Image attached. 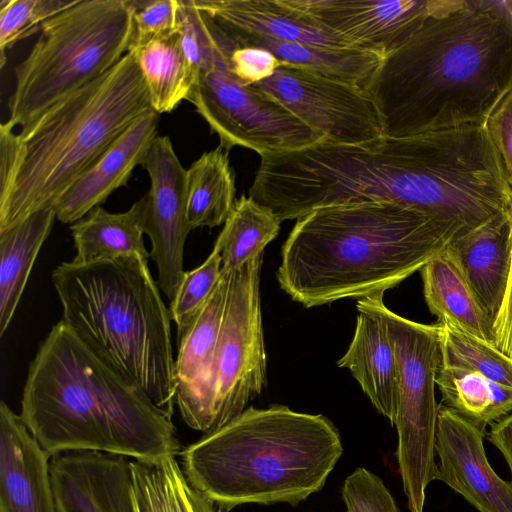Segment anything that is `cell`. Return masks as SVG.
Wrapping results in <instances>:
<instances>
[{
    "label": "cell",
    "instance_id": "1",
    "mask_svg": "<svg viewBox=\"0 0 512 512\" xmlns=\"http://www.w3.org/2000/svg\"><path fill=\"white\" fill-rule=\"evenodd\" d=\"M511 87L512 0L431 16L363 86L390 137L483 124Z\"/></svg>",
    "mask_w": 512,
    "mask_h": 512
},
{
    "label": "cell",
    "instance_id": "2",
    "mask_svg": "<svg viewBox=\"0 0 512 512\" xmlns=\"http://www.w3.org/2000/svg\"><path fill=\"white\" fill-rule=\"evenodd\" d=\"M20 417L50 456L99 451L151 460L180 452L172 420L62 320L29 365Z\"/></svg>",
    "mask_w": 512,
    "mask_h": 512
},
{
    "label": "cell",
    "instance_id": "3",
    "mask_svg": "<svg viewBox=\"0 0 512 512\" xmlns=\"http://www.w3.org/2000/svg\"><path fill=\"white\" fill-rule=\"evenodd\" d=\"M461 235L454 226L393 203L321 207L296 221L276 278L306 308L384 293Z\"/></svg>",
    "mask_w": 512,
    "mask_h": 512
},
{
    "label": "cell",
    "instance_id": "4",
    "mask_svg": "<svg viewBox=\"0 0 512 512\" xmlns=\"http://www.w3.org/2000/svg\"><path fill=\"white\" fill-rule=\"evenodd\" d=\"M335 425L284 405L248 407L179 455L188 481L219 507L297 504L325 484L342 455Z\"/></svg>",
    "mask_w": 512,
    "mask_h": 512
},
{
    "label": "cell",
    "instance_id": "5",
    "mask_svg": "<svg viewBox=\"0 0 512 512\" xmlns=\"http://www.w3.org/2000/svg\"><path fill=\"white\" fill-rule=\"evenodd\" d=\"M62 321L168 418L176 381L171 314L146 258L62 262L52 272Z\"/></svg>",
    "mask_w": 512,
    "mask_h": 512
},
{
    "label": "cell",
    "instance_id": "6",
    "mask_svg": "<svg viewBox=\"0 0 512 512\" xmlns=\"http://www.w3.org/2000/svg\"><path fill=\"white\" fill-rule=\"evenodd\" d=\"M153 110L132 51L19 130L23 157L0 202V232L56 199L138 118Z\"/></svg>",
    "mask_w": 512,
    "mask_h": 512
},
{
    "label": "cell",
    "instance_id": "7",
    "mask_svg": "<svg viewBox=\"0 0 512 512\" xmlns=\"http://www.w3.org/2000/svg\"><path fill=\"white\" fill-rule=\"evenodd\" d=\"M133 13L130 0H78L46 21L14 69L7 121L26 127L114 67L129 52Z\"/></svg>",
    "mask_w": 512,
    "mask_h": 512
},
{
    "label": "cell",
    "instance_id": "8",
    "mask_svg": "<svg viewBox=\"0 0 512 512\" xmlns=\"http://www.w3.org/2000/svg\"><path fill=\"white\" fill-rule=\"evenodd\" d=\"M384 293L362 297L385 321L397 364V460L410 512H423L425 490L434 480L439 406L436 375L441 364L443 326L421 324L392 312Z\"/></svg>",
    "mask_w": 512,
    "mask_h": 512
},
{
    "label": "cell",
    "instance_id": "9",
    "mask_svg": "<svg viewBox=\"0 0 512 512\" xmlns=\"http://www.w3.org/2000/svg\"><path fill=\"white\" fill-rule=\"evenodd\" d=\"M212 41L213 61L199 73L187 101L218 135L220 146L228 151L245 147L261 156L324 140L278 100L238 79L225 53Z\"/></svg>",
    "mask_w": 512,
    "mask_h": 512
},
{
    "label": "cell",
    "instance_id": "10",
    "mask_svg": "<svg viewBox=\"0 0 512 512\" xmlns=\"http://www.w3.org/2000/svg\"><path fill=\"white\" fill-rule=\"evenodd\" d=\"M261 266L262 255L230 274L214 357L213 431L240 415L267 384Z\"/></svg>",
    "mask_w": 512,
    "mask_h": 512
},
{
    "label": "cell",
    "instance_id": "11",
    "mask_svg": "<svg viewBox=\"0 0 512 512\" xmlns=\"http://www.w3.org/2000/svg\"><path fill=\"white\" fill-rule=\"evenodd\" d=\"M253 86L282 103L325 141L357 144L384 135L375 102L358 84L282 65Z\"/></svg>",
    "mask_w": 512,
    "mask_h": 512
},
{
    "label": "cell",
    "instance_id": "12",
    "mask_svg": "<svg viewBox=\"0 0 512 512\" xmlns=\"http://www.w3.org/2000/svg\"><path fill=\"white\" fill-rule=\"evenodd\" d=\"M150 179L141 197L143 229L151 242L150 257L157 267V283L174 299L184 271V247L192 230L187 220L186 169L168 136H157L141 164Z\"/></svg>",
    "mask_w": 512,
    "mask_h": 512
},
{
    "label": "cell",
    "instance_id": "13",
    "mask_svg": "<svg viewBox=\"0 0 512 512\" xmlns=\"http://www.w3.org/2000/svg\"><path fill=\"white\" fill-rule=\"evenodd\" d=\"M462 0H286L352 46L383 58L407 42L431 16Z\"/></svg>",
    "mask_w": 512,
    "mask_h": 512
},
{
    "label": "cell",
    "instance_id": "14",
    "mask_svg": "<svg viewBox=\"0 0 512 512\" xmlns=\"http://www.w3.org/2000/svg\"><path fill=\"white\" fill-rule=\"evenodd\" d=\"M484 435L485 428L440 405L434 480L447 484L479 512H512V481L500 478L492 469Z\"/></svg>",
    "mask_w": 512,
    "mask_h": 512
},
{
    "label": "cell",
    "instance_id": "15",
    "mask_svg": "<svg viewBox=\"0 0 512 512\" xmlns=\"http://www.w3.org/2000/svg\"><path fill=\"white\" fill-rule=\"evenodd\" d=\"M231 272H221L210 298L188 333L178 342L175 402L183 421L204 434L213 431L214 357Z\"/></svg>",
    "mask_w": 512,
    "mask_h": 512
},
{
    "label": "cell",
    "instance_id": "16",
    "mask_svg": "<svg viewBox=\"0 0 512 512\" xmlns=\"http://www.w3.org/2000/svg\"><path fill=\"white\" fill-rule=\"evenodd\" d=\"M57 512H135L128 457L68 451L50 459Z\"/></svg>",
    "mask_w": 512,
    "mask_h": 512
},
{
    "label": "cell",
    "instance_id": "17",
    "mask_svg": "<svg viewBox=\"0 0 512 512\" xmlns=\"http://www.w3.org/2000/svg\"><path fill=\"white\" fill-rule=\"evenodd\" d=\"M160 114L151 110L132 123L54 202L56 219L73 224L126 186L157 137Z\"/></svg>",
    "mask_w": 512,
    "mask_h": 512
},
{
    "label": "cell",
    "instance_id": "18",
    "mask_svg": "<svg viewBox=\"0 0 512 512\" xmlns=\"http://www.w3.org/2000/svg\"><path fill=\"white\" fill-rule=\"evenodd\" d=\"M51 456L20 415L0 404V512H57Z\"/></svg>",
    "mask_w": 512,
    "mask_h": 512
},
{
    "label": "cell",
    "instance_id": "19",
    "mask_svg": "<svg viewBox=\"0 0 512 512\" xmlns=\"http://www.w3.org/2000/svg\"><path fill=\"white\" fill-rule=\"evenodd\" d=\"M193 1L198 9L225 29L327 48L354 47L288 5L286 0Z\"/></svg>",
    "mask_w": 512,
    "mask_h": 512
},
{
    "label": "cell",
    "instance_id": "20",
    "mask_svg": "<svg viewBox=\"0 0 512 512\" xmlns=\"http://www.w3.org/2000/svg\"><path fill=\"white\" fill-rule=\"evenodd\" d=\"M446 250L493 324L504 298L510 270L509 214L497 216L454 238Z\"/></svg>",
    "mask_w": 512,
    "mask_h": 512
},
{
    "label": "cell",
    "instance_id": "21",
    "mask_svg": "<svg viewBox=\"0 0 512 512\" xmlns=\"http://www.w3.org/2000/svg\"><path fill=\"white\" fill-rule=\"evenodd\" d=\"M352 341L337 365L347 368L376 410L393 425L396 413L397 364L383 318L363 299Z\"/></svg>",
    "mask_w": 512,
    "mask_h": 512
},
{
    "label": "cell",
    "instance_id": "22",
    "mask_svg": "<svg viewBox=\"0 0 512 512\" xmlns=\"http://www.w3.org/2000/svg\"><path fill=\"white\" fill-rule=\"evenodd\" d=\"M420 273L426 304L438 323L495 346L492 322L446 249L427 262Z\"/></svg>",
    "mask_w": 512,
    "mask_h": 512
},
{
    "label": "cell",
    "instance_id": "23",
    "mask_svg": "<svg viewBox=\"0 0 512 512\" xmlns=\"http://www.w3.org/2000/svg\"><path fill=\"white\" fill-rule=\"evenodd\" d=\"M218 25V24H217ZM218 27L234 47H255L272 53L283 65L308 69L331 78L364 86L383 57L375 52L349 47L327 48L288 42L243 31Z\"/></svg>",
    "mask_w": 512,
    "mask_h": 512
},
{
    "label": "cell",
    "instance_id": "24",
    "mask_svg": "<svg viewBox=\"0 0 512 512\" xmlns=\"http://www.w3.org/2000/svg\"><path fill=\"white\" fill-rule=\"evenodd\" d=\"M70 231L76 250L75 262L108 261L129 255L150 257L143 239L141 199L122 213H110L97 206L71 224Z\"/></svg>",
    "mask_w": 512,
    "mask_h": 512
},
{
    "label": "cell",
    "instance_id": "25",
    "mask_svg": "<svg viewBox=\"0 0 512 512\" xmlns=\"http://www.w3.org/2000/svg\"><path fill=\"white\" fill-rule=\"evenodd\" d=\"M55 220V210L50 206L0 232L1 336L9 327L36 257Z\"/></svg>",
    "mask_w": 512,
    "mask_h": 512
},
{
    "label": "cell",
    "instance_id": "26",
    "mask_svg": "<svg viewBox=\"0 0 512 512\" xmlns=\"http://www.w3.org/2000/svg\"><path fill=\"white\" fill-rule=\"evenodd\" d=\"M135 512H229L187 479L175 456L130 461Z\"/></svg>",
    "mask_w": 512,
    "mask_h": 512
},
{
    "label": "cell",
    "instance_id": "27",
    "mask_svg": "<svg viewBox=\"0 0 512 512\" xmlns=\"http://www.w3.org/2000/svg\"><path fill=\"white\" fill-rule=\"evenodd\" d=\"M187 220L190 228L224 224L236 202L229 151L218 145L186 169Z\"/></svg>",
    "mask_w": 512,
    "mask_h": 512
},
{
    "label": "cell",
    "instance_id": "28",
    "mask_svg": "<svg viewBox=\"0 0 512 512\" xmlns=\"http://www.w3.org/2000/svg\"><path fill=\"white\" fill-rule=\"evenodd\" d=\"M131 51L155 112L169 113L183 100L188 99L197 76L184 56L177 32L152 40Z\"/></svg>",
    "mask_w": 512,
    "mask_h": 512
},
{
    "label": "cell",
    "instance_id": "29",
    "mask_svg": "<svg viewBox=\"0 0 512 512\" xmlns=\"http://www.w3.org/2000/svg\"><path fill=\"white\" fill-rule=\"evenodd\" d=\"M445 406L486 428L512 411V388L458 366L440 364L436 375Z\"/></svg>",
    "mask_w": 512,
    "mask_h": 512
},
{
    "label": "cell",
    "instance_id": "30",
    "mask_svg": "<svg viewBox=\"0 0 512 512\" xmlns=\"http://www.w3.org/2000/svg\"><path fill=\"white\" fill-rule=\"evenodd\" d=\"M280 223L270 208L241 195L214 244L220 250L222 271L232 272L262 255L278 235Z\"/></svg>",
    "mask_w": 512,
    "mask_h": 512
},
{
    "label": "cell",
    "instance_id": "31",
    "mask_svg": "<svg viewBox=\"0 0 512 512\" xmlns=\"http://www.w3.org/2000/svg\"><path fill=\"white\" fill-rule=\"evenodd\" d=\"M441 364L472 370L512 388V359L495 346L446 326L442 332Z\"/></svg>",
    "mask_w": 512,
    "mask_h": 512
},
{
    "label": "cell",
    "instance_id": "32",
    "mask_svg": "<svg viewBox=\"0 0 512 512\" xmlns=\"http://www.w3.org/2000/svg\"><path fill=\"white\" fill-rule=\"evenodd\" d=\"M221 272V255L216 245L200 266L185 272L169 308L171 319L176 324L178 342L199 317L220 279Z\"/></svg>",
    "mask_w": 512,
    "mask_h": 512
},
{
    "label": "cell",
    "instance_id": "33",
    "mask_svg": "<svg viewBox=\"0 0 512 512\" xmlns=\"http://www.w3.org/2000/svg\"><path fill=\"white\" fill-rule=\"evenodd\" d=\"M78 0H1L0 51L1 67L5 52L17 42L40 32L42 25Z\"/></svg>",
    "mask_w": 512,
    "mask_h": 512
},
{
    "label": "cell",
    "instance_id": "34",
    "mask_svg": "<svg viewBox=\"0 0 512 512\" xmlns=\"http://www.w3.org/2000/svg\"><path fill=\"white\" fill-rule=\"evenodd\" d=\"M133 36L129 51L177 32L179 0H130Z\"/></svg>",
    "mask_w": 512,
    "mask_h": 512
},
{
    "label": "cell",
    "instance_id": "35",
    "mask_svg": "<svg viewBox=\"0 0 512 512\" xmlns=\"http://www.w3.org/2000/svg\"><path fill=\"white\" fill-rule=\"evenodd\" d=\"M342 497L347 512H399L383 481L362 467L345 479Z\"/></svg>",
    "mask_w": 512,
    "mask_h": 512
},
{
    "label": "cell",
    "instance_id": "36",
    "mask_svg": "<svg viewBox=\"0 0 512 512\" xmlns=\"http://www.w3.org/2000/svg\"><path fill=\"white\" fill-rule=\"evenodd\" d=\"M218 29L221 44L216 43L226 54L230 71L245 84L253 85L259 83L272 76L276 69L283 65L267 50L255 47L232 46L221 29L219 27Z\"/></svg>",
    "mask_w": 512,
    "mask_h": 512
},
{
    "label": "cell",
    "instance_id": "37",
    "mask_svg": "<svg viewBox=\"0 0 512 512\" xmlns=\"http://www.w3.org/2000/svg\"><path fill=\"white\" fill-rule=\"evenodd\" d=\"M482 125L512 188V87L493 107Z\"/></svg>",
    "mask_w": 512,
    "mask_h": 512
},
{
    "label": "cell",
    "instance_id": "38",
    "mask_svg": "<svg viewBox=\"0 0 512 512\" xmlns=\"http://www.w3.org/2000/svg\"><path fill=\"white\" fill-rule=\"evenodd\" d=\"M8 122L0 126V202L10 194L23 157V139Z\"/></svg>",
    "mask_w": 512,
    "mask_h": 512
},
{
    "label": "cell",
    "instance_id": "39",
    "mask_svg": "<svg viewBox=\"0 0 512 512\" xmlns=\"http://www.w3.org/2000/svg\"><path fill=\"white\" fill-rule=\"evenodd\" d=\"M511 262L507 286L500 310L493 323L495 347L512 359V206L509 212Z\"/></svg>",
    "mask_w": 512,
    "mask_h": 512
},
{
    "label": "cell",
    "instance_id": "40",
    "mask_svg": "<svg viewBox=\"0 0 512 512\" xmlns=\"http://www.w3.org/2000/svg\"><path fill=\"white\" fill-rule=\"evenodd\" d=\"M487 439L506 459L512 475V411L491 424Z\"/></svg>",
    "mask_w": 512,
    "mask_h": 512
}]
</instances>
